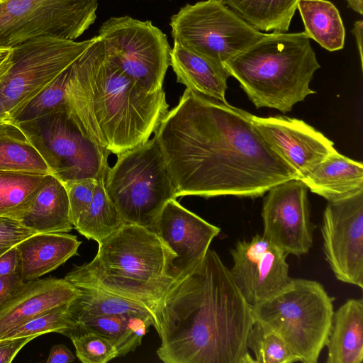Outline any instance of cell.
Masks as SVG:
<instances>
[{
  "label": "cell",
  "mask_w": 363,
  "mask_h": 363,
  "mask_svg": "<svg viewBox=\"0 0 363 363\" xmlns=\"http://www.w3.org/2000/svg\"><path fill=\"white\" fill-rule=\"evenodd\" d=\"M252 114L186 88L155 132L176 197L256 198L297 179Z\"/></svg>",
  "instance_id": "obj_1"
},
{
  "label": "cell",
  "mask_w": 363,
  "mask_h": 363,
  "mask_svg": "<svg viewBox=\"0 0 363 363\" xmlns=\"http://www.w3.org/2000/svg\"><path fill=\"white\" fill-rule=\"evenodd\" d=\"M153 313L165 363H255L247 347L252 307L213 250L174 281Z\"/></svg>",
  "instance_id": "obj_2"
},
{
  "label": "cell",
  "mask_w": 363,
  "mask_h": 363,
  "mask_svg": "<svg viewBox=\"0 0 363 363\" xmlns=\"http://www.w3.org/2000/svg\"><path fill=\"white\" fill-rule=\"evenodd\" d=\"M65 96L80 127L116 155L147 141L169 108L163 89L144 91L109 60L99 35L71 65Z\"/></svg>",
  "instance_id": "obj_3"
},
{
  "label": "cell",
  "mask_w": 363,
  "mask_h": 363,
  "mask_svg": "<svg viewBox=\"0 0 363 363\" xmlns=\"http://www.w3.org/2000/svg\"><path fill=\"white\" fill-rule=\"evenodd\" d=\"M98 244L95 257L65 279L76 286L140 303L153 312L176 280L172 274L174 254L152 230L133 223H124Z\"/></svg>",
  "instance_id": "obj_4"
},
{
  "label": "cell",
  "mask_w": 363,
  "mask_h": 363,
  "mask_svg": "<svg viewBox=\"0 0 363 363\" xmlns=\"http://www.w3.org/2000/svg\"><path fill=\"white\" fill-rule=\"evenodd\" d=\"M224 67L257 108L286 113L315 93L309 84L320 65L303 31L272 32L264 33Z\"/></svg>",
  "instance_id": "obj_5"
},
{
  "label": "cell",
  "mask_w": 363,
  "mask_h": 363,
  "mask_svg": "<svg viewBox=\"0 0 363 363\" xmlns=\"http://www.w3.org/2000/svg\"><path fill=\"white\" fill-rule=\"evenodd\" d=\"M333 298L314 280L292 279L277 295L252 307L255 320L275 331L303 363H316L332 325Z\"/></svg>",
  "instance_id": "obj_6"
},
{
  "label": "cell",
  "mask_w": 363,
  "mask_h": 363,
  "mask_svg": "<svg viewBox=\"0 0 363 363\" xmlns=\"http://www.w3.org/2000/svg\"><path fill=\"white\" fill-rule=\"evenodd\" d=\"M117 156L105 177L107 195L125 223L152 229L165 203L177 198L159 143L154 135Z\"/></svg>",
  "instance_id": "obj_7"
},
{
  "label": "cell",
  "mask_w": 363,
  "mask_h": 363,
  "mask_svg": "<svg viewBox=\"0 0 363 363\" xmlns=\"http://www.w3.org/2000/svg\"><path fill=\"white\" fill-rule=\"evenodd\" d=\"M18 125L49 167L51 174L63 184L89 178L105 179L110 152L86 134L67 105Z\"/></svg>",
  "instance_id": "obj_8"
},
{
  "label": "cell",
  "mask_w": 363,
  "mask_h": 363,
  "mask_svg": "<svg viewBox=\"0 0 363 363\" xmlns=\"http://www.w3.org/2000/svg\"><path fill=\"white\" fill-rule=\"evenodd\" d=\"M174 43L179 44L224 67L264 33L245 21L223 0L186 4L172 16Z\"/></svg>",
  "instance_id": "obj_9"
},
{
  "label": "cell",
  "mask_w": 363,
  "mask_h": 363,
  "mask_svg": "<svg viewBox=\"0 0 363 363\" xmlns=\"http://www.w3.org/2000/svg\"><path fill=\"white\" fill-rule=\"evenodd\" d=\"M98 0H0V48L50 37L74 40L96 18Z\"/></svg>",
  "instance_id": "obj_10"
},
{
  "label": "cell",
  "mask_w": 363,
  "mask_h": 363,
  "mask_svg": "<svg viewBox=\"0 0 363 363\" xmlns=\"http://www.w3.org/2000/svg\"><path fill=\"white\" fill-rule=\"evenodd\" d=\"M108 57L148 94L163 89L170 66L167 35L150 21L111 17L99 28Z\"/></svg>",
  "instance_id": "obj_11"
},
{
  "label": "cell",
  "mask_w": 363,
  "mask_h": 363,
  "mask_svg": "<svg viewBox=\"0 0 363 363\" xmlns=\"http://www.w3.org/2000/svg\"><path fill=\"white\" fill-rule=\"evenodd\" d=\"M40 37L12 48L11 65L0 80V94L11 117L92 43Z\"/></svg>",
  "instance_id": "obj_12"
},
{
  "label": "cell",
  "mask_w": 363,
  "mask_h": 363,
  "mask_svg": "<svg viewBox=\"0 0 363 363\" xmlns=\"http://www.w3.org/2000/svg\"><path fill=\"white\" fill-rule=\"evenodd\" d=\"M321 234L326 261L336 279L363 288V191L328 202Z\"/></svg>",
  "instance_id": "obj_13"
},
{
  "label": "cell",
  "mask_w": 363,
  "mask_h": 363,
  "mask_svg": "<svg viewBox=\"0 0 363 363\" xmlns=\"http://www.w3.org/2000/svg\"><path fill=\"white\" fill-rule=\"evenodd\" d=\"M262 217V235L287 255H303L311 248L315 225L310 218L308 188L300 179L270 188L263 200Z\"/></svg>",
  "instance_id": "obj_14"
},
{
  "label": "cell",
  "mask_w": 363,
  "mask_h": 363,
  "mask_svg": "<svg viewBox=\"0 0 363 363\" xmlns=\"http://www.w3.org/2000/svg\"><path fill=\"white\" fill-rule=\"evenodd\" d=\"M233 279L251 307L284 289L291 281L287 254L263 235L240 240L230 250Z\"/></svg>",
  "instance_id": "obj_15"
},
{
  "label": "cell",
  "mask_w": 363,
  "mask_h": 363,
  "mask_svg": "<svg viewBox=\"0 0 363 363\" xmlns=\"http://www.w3.org/2000/svg\"><path fill=\"white\" fill-rule=\"evenodd\" d=\"M174 254L172 274L178 279L206 255L220 228L182 206L176 199L167 201L152 229Z\"/></svg>",
  "instance_id": "obj_16"
},
{
  "label": "cell",
  "mask_w": 363,
  "mask_h": 363,
  "mask_svg": "<svg viewBox=\"0 0 363 363\" xmlns=\"http://www.w3.org/2000/svg\"><path fill=\"white\" fill-rule=\"evenodd\" d=\"M252 120L265 140L295 171L298 179L337 151L330 139L302 120L254 115Z\"/></svg>",
  "instance_id": "obj_17"
},
{
  "label": "cell",
  "mask_w": 363,
  "mask_h": 363,
  "mask_svg": "<svg viewBox=\"0 0 363 363\" xmlns=\"http://www.w3.org/2000/svg\"><path fill=\"white\" fill-rule=\"evenodd\" d=\"M80 291L65 278L49 277L25 281L0 308V340L38 314L69 303Z\"/></svg>",
  "instance_id": "obj_18"
},
{
  "label": "cell",
  "mask_w": 363,
  "mask_h": 363,
  "mask_svg": "<svg viewBox=\"0 0 363 363\" xmlns=\"http://www.w3.org/2000/svg\"><path fill=\"white\" fill-rule=\"evenodd\" d=\"M81 241L67 233H36L16 246L19 274L24 281L38 279L78 254Z\"/></svg>",
  "instance_id": "obj_19"
},
{
  "label": "cell",
  "mask_w": 363,
  "mask_h": 363,
  "mask_svg": "<svg viewBox=\"0 0 363 363\" xmlns=\"http://www.w3.org/2000/svg\"><path fill=\"white\" fill-rule=\"evenodd\" d=\"M300 180L328 202L340 201L363 191V164L336 151Z\"/></svg>",
  "instance_id": "obj_20"
},
{
  "label": "cell",
  "mask_w": 363,
  "mask_h": 363,
  "mask_svg": "<svg viewBox=\"0 0 363 363\" xmlns=\"http://www.w3.org/2000/svg\"><path fill=\"white\" fill-rule=\"evenodd\" d=\"M18 220L36 233L70 232L74 227L65 184L52 174H46Z\"/></svg>",
  "instance_id": "obj_21"
},
{
  "label": "cell",
  "mask_w": 363,
  "mask_h": 363,
  "mask_svg": "<svg viewBox=\"0 0 363 363\" xmlns=\"http://www.w3.org/2000/svg\"><path fill=\"white\" fill-rule=\"evenodd\" d=\"M169 58L177 82L196 93L228 103L225 91L230 76L225 68L177 43L171 48Z\"/></svg>",
  "instance_id": "obj_22"
},
{
  "label": "cell",
  "mask_w": 363,
  "mask_h": 363,
  "mask_svg": "<svg viewBox=\"0 0 363 363\" xmlns=\"http://www.w3.org/2000/svg\"><path fill=\"white\" fill-rule=\"evenodd\" d=\"M325 346L327 363L363 361V301L350 298L334 311Z\"/></svg>",
  "instance_id": "obj_23"
},
{
  "label": "cell",
  "mask_w": 363,
  "mask_h": 363,
  "mask_svg": "<svg viewBox=\"0 0 363 363\" xmlns=\"http://www.w3.org/2000/svg\"><path fill=\"white\" fill-rule=\"evenodd\" d=\"M297 9L304 33L330 52L343 48L345 30L335 6L328 0H300Z\"/></svg>",
  "instance_id": "obj_24"
},
{
  "label": "cell",
  "mask_w": 363,
  "mask_h": 363,
  "mask_svg": "<svg viewBox=\"0 0 363 363\" xmlns=\"http://www.w3.org/2000/svg\"><path fill=\"white\" fill-rule=\"evenodd\" d=\"M300 0H223L258 30L286 33Z\"/></svg>",
  "instance_id": "obj_25"
},
{
  "label": "cell",
  "mask_w": 363,
  "mask_h": 363,
  "mask_svg": "<svg viewBox=\"0 0 363 363\" xmlns=\"http://www.w3.org/2000/svg\"><path fill=\"white\" fill-rule=\"evenodd\" d=\"M0 170L51 174L40 154L15 121L0 123Z\"/></svg>",
  "instance_id": "obj_26"
},
{
  "label": "cell",
  "mask_w": 363,
  "mask_h": 363,
  "mask_svg": "<svg viewBox=\"0 0 363 363\" xmlns=\"http://www.w3.org/2000/svg\"><path fill=\"white\" fill-rule=\"evenodd\" d=\"M144 314L147 313L128 312L108 315L91 318L75 325L106 337L114 345L118 356L122 357L141 345L145 336V326L142 320Z\"/></svg>",
  "instance_id": "obj_27"
},
{
  "label": "cell",
  "mask_w": 363,
  "mask_h": 363,
  "mask_svg": "<svg viewBox=\"0 0 363 363\" xmlns=\"http://www.w3.org/2000/svg\"><path fill=\"white\" fill-rule=\"evenodd\" d=\"M77 287L80 294L68 303V313L74 325L91 318L128 312L150 314L155 324L153 312L140 303L93 287Z\"/></svg>",
  "instance_id": "obj_28"
},
{
  "label": "cell",
  "mask_w": 363,
  "mask_h": 363,
  "mask_svg": "<svg viewBox=\"0 0 363 363\" xmlns=\"http://www.w3.org/2000/svg\"><path fill=\"white\" fill-rule=\"evenodd\" d=\"M104 180H98L92 200L74 225V228L81 235L98 243L118 230L125 223L107 195Z\"/></svg>",
  "instance_id": "obj_29"
},
{
  "label": "cell",
  "mask_w": 363,
  "mask_h": 363,
  "mask_svg": "<svg viewBox=\"0 0 363 363\" xmlns=\"http://www.w3.org/2000/svg\"><path fill=\"white\" fill-rule=\"evenodd\" d=\"M45 176L36 172L0 170V216L18 220Z\"/></svg>",
  "instance_id": "obj_30"
},
{
  "label": "cell",
  "mask_w": 363,
  "mask_h": 363,
  "mask_svg": "<svg viewBox=\"0 0 363 363\" xmlns=\"http://www.w3.org/2000/svg\"><path fill=\"white\" fill-rule=\"evenodd\" d=\"M247 347L253 352L256 363L299 362L298 358L275 331L255 319L247 335Z\"/></svg>",
  "instance_id": "obj_31"
},
{
  "label": "cell",
  "mask_w": 363,
  "mask_h": 363,
  "mask_svg": "<svg viewBox=\"0 0 363 363\" xmlns=\"http://www.w3.org/2000/svg\"><path fill=\"white\" fill-rule=\"evenodd\" d=\"M70 66L25 105L13 118L16 123L38 118L58 111L67 105L65 87Z\"/></svg>",
  "instance_id": "obj_32"
},
{
  "label": "cell",
  "mask_w": 363,
  "mask_h": 363,
  "mask_svg": "<svg viewBox=\"0 0 363 363\" xmlns=\"http://www.w3.org/2000/svg\"><path fill=\"white\" fill-rule=\"evenodd\" d=\"M68 313V303L45 311L6 334L1 339L38 337L51 332L65 335L74 327Z\"/></svg>",
  "instance_id": "obj_33"
},
{
  "label": "cell",
  "mask_w": 363,
  "mask_h": 363,
  "mask_svg": "<svg viewBox=\"0 0 363 363\" xmlns=\"http://www.w3.org/2000/svg\"><path fill=\"white\" fill-rule=\"evenodd\" d=\"M65 335L71 339L77 357L83 363H106L118 357L114 345L94 332L75 325Z\"/></svg>",
  "instance_id": "obj_34"
},
{
  "label": "cell",
  "mask_w": 363,
  "mask_h": 363,
  "mask_svg": "<svg viewBox=\"0 0 363 363\" xmlns=\"http://www.w3.org/2000/svg\"><path fill=\"white\" fill-rule=\"evenodd\" d=\"M35 233L16 219L0 216V256Z\"/></svg>",
  "instance_id": "obj_35"
},
{
  "label": "cell",
  "mask_w": 363,
  "mask_h": 363,
  "mask_svg": "<svg viewBox=\"0 0 363 363\" xmlns=\"http://www.w3.org/2000/svg\"><path fill=\"white\" fill-rule=\"evenodd\" d=\"M35 337L27 336L0 340V363L11 362L20 350Z\"/></svg>",
  "instance_id": "obj_36"
},
{
  "label": "cell",
  "mask_w": 363,
  "mask_h": 363,
  "mask_svg": "<svg viewBox=\"0 0 363 363\" xmlns=\"http://www.w3.org/2000/svg\"><path fill=\"white\" fill-rule=\"evenodd\" d=\"M24 282L19 273L0 277V308Z\"/></svg>",
  "instance_id": "obj_37"
},
{
  "label": "cell",
  "mask_w": 363,
  "mask_h": 363,
  "mask_svg": "<svg viewBox=\"0 0 363 363\" xmlns=\"http://www.w3.org/2000/svg\"><path fill=\"white\" fill-rule=\"evenodd\" d=\"M19 272V259L17 249L11 248L0 256V277Z\"/></svg>",
  "instance_id": "obj_38"
},
{
  "label": "cell",
  "mask_w": 363,
  "mask_h": 363,
  "mask_svg": "<svg viewBox=\"0 0 363 363\" xmlns=\"http://www.w3.org/2000/svg\"><path fill=\"white\" fill-rule=\"evenodd\" d=\"M75 359L72 352L62 344L54 345L50 352L47 363H69Z\"/></svg>",
  "instance_id": "obj_39"
},
{
  "label": "cell",
  "mask_w": 363,
  "mask_h": 363,
  "mask_svg": "<svg viewBox=\"0 0 363 363\" xmlns=\"http://www.w3.org/2000/svg\"><path fill=\"white\" fill-rule=\"evenodd\" d=\"M353 35L355 37L357 49L359 51L361 66L362 67L363 62V21L358 20L354 22L353 28L352 30Z\"/></svg>",
  "instance_id": "obj_40"
},
{
  "label": "cell",
  "mask_w": 363,
  "mask_h": 363,
  "mask_svg": "<svg viewBox=\"0 0 363 363\" xmlns=\"http://www.w3.org/2000/svg\"><path fill=\"white\" fill-rule=\"evenodd\" d=\"M14 121L0 94V123Z\"/></svg>",
  "instance_id": "obj_41"
},
{
  "label": "cell",
  "mask_w": 363,
  "mask_h": 363,
  "mask_svg": "<svg viewBox=\"0 0 363 363\" xmlns=\"http://www.w3.org/2000/svg\"><path fill=\"white\" fill-rule=\"evenodd\" d=\"M348 6L355 12L363 14V0H346Z\"/></svg>",
  "instance_id": "obj_42"
},
{
  "label": "cell",
  "mask_w": 363,
  "mask_h": 363,
  "mask_svg": "<svg viewBox=\"0 0 363 363\" xmlns=\"http://www.w3.org/2000/svg\"><path fill=\"white\" fill-rule=\"evenodd\" d=\"M12 48H0V65L9 56Z\"/></svg>",
  "instance_id": "obj_43"
}]
</instances>
